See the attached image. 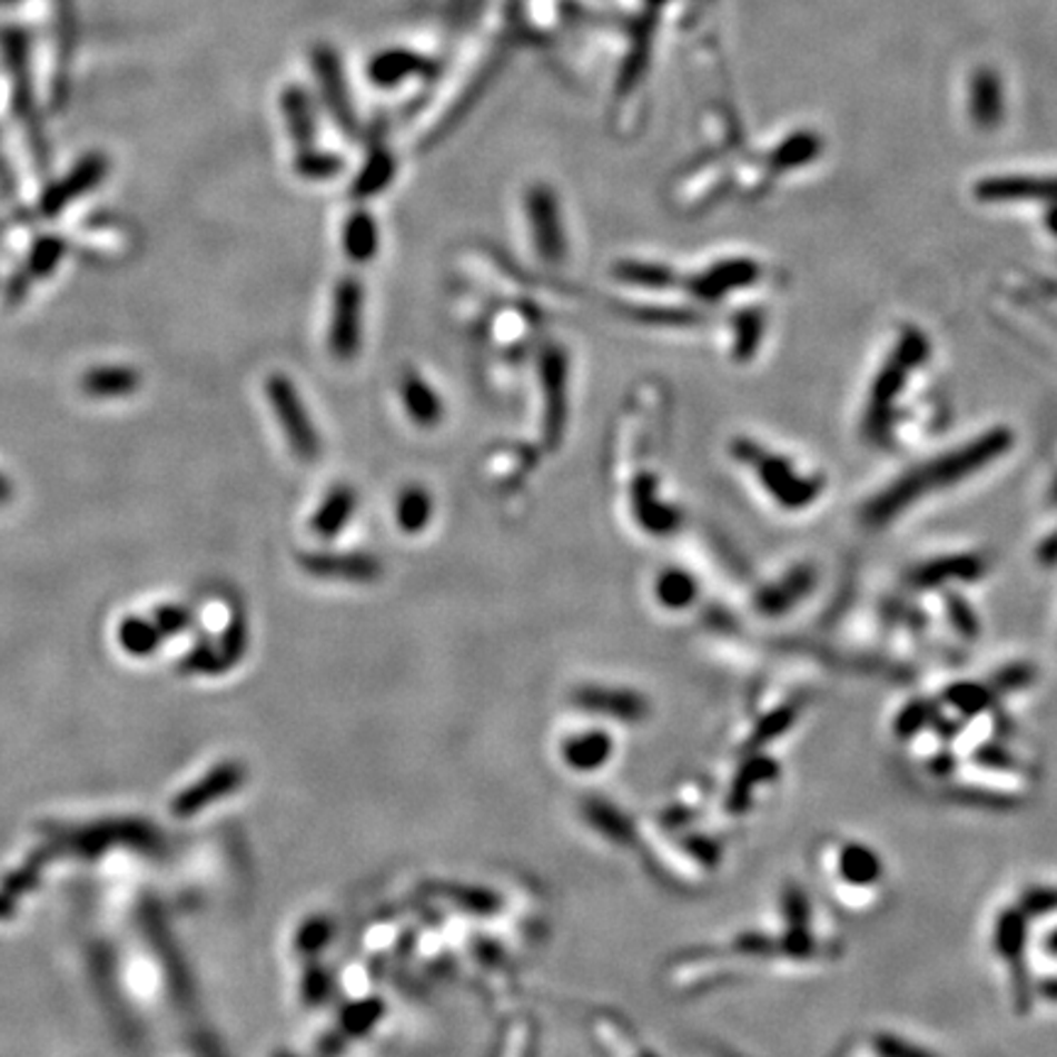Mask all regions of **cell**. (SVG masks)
<instances>
[{
	"instance_id": "obj_1",
	"label": "cell",
	"mask_w": 1057,
	"mask_h": 1057,
	"mask_svg": "<svg viewBox=\"0 0 1057 1057\" xmlns=\"http://www.w3.org/2000/svg\"><path fill=\"white\" fill-rule=\"evenodd\" d=\"M1011 446L1014 434L1009 428H991L989 434L969 441V444L960 448H952L950 453H945V456L918 465V468H911L869 502L865 510V522L869 526H881L891 522L911 507L913 502L955 483H962L969 475L987 468L989 463L1001 458L1004 453H1009Z\"/></svg>"
},
{
	"instance_id": "obj_2",
	"label": "cell",
	"mask_w": 1057,
	"mask_h": 1057,
	"mask_svg": "<svg viewBox=\"0 0 1057 1057\" xmlns=\"http://www.w3.org/2000/svg\"><path fill=\"white\" fill-rule=\"evenodd\" d=\"M930 355V343L923 330L906 328L903 336L896 343L889 360L883 363L879 377L871 385V397L867 404L865 434L869 438H883L893 416V404L903 392L908 377L916 367L923 365Z\"/></svg>"
},
{
	"instance_id": "obj_3",
	"label": "cell",
	"mask_w": 1057,
	"mask_h": 1057,
	"mask_svg": "<svg viewBox=\"0 0 1057 1057\" xmlns=\"http://www.w3.org/2000/svg\"><path fill=\"white\" fill-rule=\"evenodd\" d=\"M732 453L742 463L752 465L761 485L767 487V493L777 500L781 507L801 510L818 500L822 490L820 477H806L796 473L793 465L786 458L773 456V453L759 448L752 441H737Z\"/></svg>"
},
{
	"instance_id": "obj_4",
	"label": "cell",
	"mask_w": 1057,
	"mask_h": 1057,
	"mask_svg": "<svg viewBox=\"0 0 1057 1057\" xmlns=\"http://www.w3.org/2000/svg\"><path fill=\"white\" fill-rule=\"evenodd\" d=\"M265 397L277 416L281 434H285L287 444L294 456L302 463L318 461L322 456V436H318L316 426L312 422L306 404L299 397V389L285 375H269L265 383Z\"/></svg>"
},
{
	"instance_id": "obj_5",
	"label": "cell",
	"mask_w": 1057,
	"mask_h": 1057,
	"mask_svg": "<svg viewBox=\"0 0 1057 1057\" xmlns=\"http://www.w3.org/2000/svg\"><path fill=\"white\" fill-rule=\"evenodd\" d=\"M363 285L358 279H340L334 289L328 324V350L336 360L348 363L363 346Z\"/></svg>"
},
{
	"instance_id": "obj_6",
	"label": "cell",
	"mask_w": 1057,
	"mask_h": 1057,
	"mask_svg": "<svg viewBox=\"0 0 1057 1057\" xmlns=\"http://www.w3.org/2000/svg\"><path fill=\"white\" fill-rule=\"evenodd\" d=\"M541 395H544V436L559 446L569 422V360L561 348H546L539 360Z\"/></svg>"
},
{
	"instance_id": "obj_7",
	"label": "cell",
	"mask_w": 1057,
	"mask_h": 1057,
	"mask_svg": "<svg viewBox=\"0 0 1057 1057\" xmlns=\"http://www.w3.org/2000/svg\"><path fill=\"white\" fill-rule=\"evenodd\" d=\"M526 218L532 226V240L541 260L546 265H559L565 257V236L561 224V211L553 191L536 187L526 196Z\"/></svg>"
},
{
	"instance_id": "obj_8",
	"label": "cell",
	"mask_w": 1057,
	"mask_h": 1057,
	"mask_svg": "<svg viewBox=\"0 0 1057 1057\" xmlns=\"http://www.w3.org/2000/svg\"><path fill=\"white\" fill-rule=\"evenodd\" d=\"M994 948L1011 967L1016 999L1021 1006L1028 1004V969H1026V948H1028V916L1024 908H1009L997 918L994 926Z\"/></svg>"
},
{
	"instance_id": "obj_9",
	"label": "cell",
	"mask_w": 1057,
	"mask_h": 1057,
	"mask_svg": "<svg viewBox=\"0 0 1057 1057\" xmlns=\"http://www.w3.org/2000/svg\"><path fill=\"white\" fill-rule=\"evenodd\" d=\"M302 569L322 577V581H340V583H373L383 575V563L367 553H306L299 559Z\"/></svg>"
},
{
	"instance_id": "obj_10",
	"label": "cell",
	"mask_w": 1057,
	"mask_h": 1057,
	"mask_svg": "<svg viewBox=\"0 0 1057 1057\" xmlns=\"http://www.w3.org/2000/svg\"><path fill=\"white\" fill-rule=\"evenodd\" d=\"M757 279H759V265L754 260H747V257H732V260H720L710 269H705V273L693 277L691 281H688V289H691L693 297L703 302H720L737 289L752 287Z\"/></svg>"
},
{
	"instance_id": "obj_11",
	"label": "cell",
	"mask_w": 1057,
	"mask_h": 1057,
	"mask_svg": "<svg viewBox=\"0 0 1057 1057\" xmlns=\"http://www.w3.org/2000/svg\"><path fill=\"white\" fill-rule=\"evenodd\" d=\"M630 495H632V512L636 522L642 524L644 532L654 536H666L679 528L681 512L659 497L656 477L639 475L632 483Z\"/></svg>"
},
{
	"instance_id": "obj_12",
	"label": "cell",
	"mask_w": 1057,
	"mask_h": 1057,
	"mask_svg": "<svg viewBox=\"0 0 1057 1057\" xmlns=\"http://www.w3.org/2000/svg\"><path fill=\"white\" fill-rule=\"evenodd\" d=\"M979 201L1014 204V201H1050L1057 204V179L1050 177H999L985 179L975 187Z\"/></svg>"
},
{
	"instance_id": "obj_13",
	"label": "cell",
	"mask_w": 1057,
	"mask_h": 1057,
	"mask_svg": "<svg viewBox=\"0 0 1057 1057\" xmlns=\"http://www.w3.org/2000/svg\"><path fill=\"white\" fill-rule=\"evenodd\" d=\"M577 708L597 712V715H607L622 722H639L646 718L649 705L646 700L634 693L624 691V688H595L587 685L583 691L575 693Z\"/></svg>"
},
{
	"instance_id": "obj_14",
	"label": "cell",
	"mask_w": 1057,
	"mask_h": 1057,
	"mask_svg": "<svg viewBox=\"0 0 1057 1057\" xmlns=\"http://www.w3.org/2000/svg\"><path fill=\"white\" fill-rule=\"evenodd\" d=\"M399 397L404 412L416 426L434 428L444 419V399L436 395V389L422 375L404 373L399 379Z\"/></svg>"
},
{
	"instance_id": "obj_15",
	"label": "cell",
	"mask_w": 1057,
	"mask_h": 1057,
	"mask_svg": "<svg viewBox=\"0 0 1057 1057\" xmlns=\"http://www.w3.org/2000/svg\"><path fill=\"white\" fill-rule=\"evenodd\" d=\"M355 507H358V495L348 485L330 487L326 497L318 502L316 512L312 514V532L322 539L338 536L346 524L353 520Z\"/></svg>"
},
{
	"instance_id": "obj_16",
	"label": "cell",
	"mask_w": 1057,
	"mask_h": 1057,
	"mask_svg": "<svg viewBox=\"0 0 1057 1057\" xmlns=\"http://www.w3.org/2000/svg\"><path fill=\"white\" fill-rule=\"evenodd\" d=\"M985 561L975 553H960V556H942L930 561L913 573V585L918 587H940L955 581H977L985 575Z\"/></svg>"
},
{
	"instance_id": "obj_17",
	"label": "cell",
	"mask_w": 1057,
	"mask_h": 1057,
	"mask_svg": "<svg viewBox=\"0 0 1057 1057\" xmlns=\"http://www.w3.org/2000/svg\"><path fill=\"white\" fill-rule=\"evenodd\" d=\"M838 875L850 887L867 889L883 877V862L869 844L850 842L838 852Z\"/></svg>"
},
{
	"instance_id": "obj_18",
	"label": "cell",
	"mask_w": 1057,
	"mask_h": 1057,
	"mask_svg": "<svg viewBox=\"0 0 1057 1057\" xmlns=\"http://www.w3.org/2000/svg\"><path fill=\"white\" fill-rule=\"evenodd\" d=\"M816 583L813 571L808 565H798L789 575L781 577L779 583L769 585L764 593L757 597V607L764 614H781L786 610H791L798 600H803L810 587Z\"/></svg>"
},
{
	"instance_id": "obj_19",
	"label": "cell",
	"mask_w": 1057,
	"mask_h": 1057,
	"mask_svg": "<svg viewBox=\"0 0 1057 1057\" xmlns=\"http://www.w3.org/2000/svg\"><path fill=\"white\" fill-rule=\"evenodd\" d=\"M779 777V767L773 764L769 757H754L740 769L734 777L732 789L728 793V810L734 816H742L752 806V793L759 783L773 781Z\"/></svg>"
},
{
	"instance_id": "obj_20",
	"label": "cell",
	"mask_w": 1057,
	"mask_h": 1057,
	"mask_svg": "<svg viewBox=\"0 0 1057 1057\" xmlns=\"http://www.w3.org/2000/svg\"><path fill=\"white\" fill-rule=\"evenodd\" d=\"M612 737L605 732H585L571 737L563 744L565 764L575 771H595L612 757Z\"/></svg>"
},
{
	"instance_id": "obj_21",
	"label": "cell",
	"mask_w": 1057,
	"mask_h": 1057,
	"mask_svg": "<svg viewBox=\"0 0 1057 1057\" xmlns=\"http://www.w3.org/2000/svg\"><path fill=\"white\" fill-rule=\"evenodd\" d=\"M379 248V230L375 218L365 211L353 214L348 218L346 228H343V250H346L350 263H371L375 260Z\"/></svg>"
},
{
	"instance_id": "obj_22",
	"label": "cell",
	"mask_w": 1057,
	"mask_h": 1057,
	"mask_svg": "<svg viewBox=\"0 0 1057 1057\" xmlns=\"http://www.w3.org/2000/svg\"><path fill=\"white\" fill-rule=\"evenodd\" d=\"M397 524L404 534H422L434 520V497L422 485H409L397 497Z\"/></svg>"
},
{
	"instance_id": "obj_23",
	"label": "cell",
	"mask_w": 1057,
	"mask_h": 1057,
	"mask_svg": "<svg viewBox=\"0 0 1057 1057\" xmlns=\"http://www.w3.org/2000/svg\"><path fill=\"white\" fill-rule=\"evenodd\" d=\"M942 698L952 710L960 712V718L969 720V718L981 715V712H987L994 703V698H997V693H994V688L989 683L962 681V683L950 685Z\"/></svg>"
},
{
	"instance_id": "obj_24",
	"label": "cell",
	"mask_w": 1057,
	"mask_h": 1057,
	"mask_svg": "<svg viewBox=\"0 0 1057 1057\" xmlns=\"http://www.w3.org/2000/svg\"><path fill=\"white\" fill-rule=\"evenodd\" d=\"M101 175H103V159L101 157L86 159V162L79 169L71 171L67 181L57 184V187L47 194L45 208H47V211H57V208H61L67 201H71L73 196L86 191L89 187H93V184L101 179Z\"/></svg>"
},
{
	"instance_id": "obj_25",
	"label": "cell",
	"mask_w": 1057,
	"mask_h": 1057,
	"mask_svg": "<svg viewBox=\"0 0 1057 1057\" xmlns=\"http://www.w3.org/2000/svg\"><path fill=\"white\" fill-rule=\"evenodd\" d=\"M656 597L666 610H685L693 605V600L698 597V583L693 581L691 573L679 571V569H669L663 571L656 577Z\"/></svg>"
},
{
	"instance_id": "obj_26",
	"label": "cell",
	"mask_w": 1057,
	"mask_h": 1057,
	"mask_svg": "<svg viewBox=\"0 0 1057 1057\" xmlns=\"http://www.w3.org/2000/svg\"><path fill=\"white\" fill-rule=\"evenodd\" d=\"M614 277H618L620 281H626V285L642 287V289H669L675 281L673 269L663 267L659 263H642V260H624L620 265H614Z\"/></svg>"
},
{
	"instance_id": "obj_27",
	"label": "cell",
	"mask_w": 1057,
	"mask_h": 1057,
	"mask_svg": "<svg viewBox=\"0 0 1057 1057\" xmlns=\"http://www.w3.org/2000/svg\"><path fill=\"white\" fill-rule=\"evenodd\" d=\"M796 718H798V705H793V703L767 712V715L757 722V728L752 730V737H749V749H759V747H764L773 740H779L781 734H786L791 730V724L796 722Z\"/></svg>"
},
{
	"instance_id": "obj_28",
	"label": "cell",
	"mask_w": 1057,
	"mask_h": 1057,
	"mask_svg": "<svg viewBox=\"0 0 1057 1057\" xmlns=\"http://www.w3.org/2000/svg\"><path fill=\"white\" fill-rule=\"evenodd\" d=\"M761 334H764V316L759 312H742L734 322V358L749 360L759 348Z\"/></svg>"
},
{
	"instance_id": "obj_29",
	"label": "cell",
	"mask_w": 1057,
	"mask_h": 1057,
	"mask_svg": "<svg viewBox=\"0 0 1057 1057\" xmlns=\"http://www.w3.org/2000/svg\"><path fill=\"white\" fill-rule=\"evenodd\" d=\"M936 718H938L936 705L928 703V700H913V703H908L899 715H896L893 734L899 737V740H911V737L923 732L928 724H932Z\"/></svg>"
},
{
	"instance_id": "obj_30",
	"label": "cell",
	"mask_w": 1057,
	"mask_h": 1057,
	"mask_svg": "<svg viewBox=\"0 0 1057 1057\" xmlns=\"http://www.w3.org/2000/svg\"><path fill=\"white\" fill-rule=\"evenodd\" d=\"M587 813H590V820H593V826L602 834H607V838H612L618 844L632 842V826H630V820H624L620 810L595 803L587 808Z\"/></svg>"
},
{
	"instance_id": "obj_31",
	"label": "cell",
	"mask_w": 1057,
	"mask_h": 1057,
	"mask_svg": "<svg viewBox=\"0 0 1057 1057\" xmlns=\"http://www.w3.org/2000/svg\"><path fill=\"white\" fill-rule=\"evenodd\" d=\"M138 385V375L130 371H101L86 377V389L93 395H128Z\"/></svg>"
},
{
	"instance_id": "obj_32",
	"label": "cell",
	"mask_w": 1057,
	"mask_h": 1057,
	"mask_svg": "<svg viewBox=\"0 0 1057 1057\" xmlns=\"http://www.w3.org/2000/svg\"><path fill=\"white\" fill-rule=\"evenodd\" d=\"M977 767L987 769V771H997V773H1016L1021 771V759L1011 754L1009 749L997 742H989L985 747L977 749L975 754Z\"/></svg>"
},
{
	"instance_id": "obj_33",
	"label": "cell",
	"mask_w": 1057,
	"mask_h": 1057,
	"mask_svg": "<svg viewBox=\"0 0 1057 1057\" xmlns=\"http://www.w3.org/2000/svg\"><path fill=\"white\" fill-rule=\"evenodd\" d=\"M1034 681H1036V669L1030 666V663H1011V666H1006L994 675L989 685L994 688V693L1004 695V693L1024 691V688H1028Z\"/></svg>"
},
{
	"instance_id": "obj_34",
	"label": "cell",
	"mask_w": 1057,
	"mask_h": 1057,
	"mask_svg": "<svg viewBox=\"0 0 1057 1057\" xmlns=\"http://www.w3.org/2000/svg\"><path fill=\"white\" fill-rule=\"evenodd\" d=\"M781 911L786 916V923L789 928H810V903L803 889H798L796 883H789L783 891L781 899Z\"/></svg>"
},
{
	"instance_id": "obj_35",
	"label": "cell",
	"mask_w": 1057,
	"mask_h": 1057,
	"mask_svg": "<svg viewBox=\"0 0 1057 1057\" xmlns=\"http://www.w3.org/2000/svg\"><path fill=\"white\" fill-rule=\"evenodd\" d=\"M994 89H997V81H994V77H979V81H975L972 106H975V118L979 122H997L1001 98H999V101H997V98H989V93Z\"/></svg>"
},
{
	"instance_id": "obj_36",
	"label": "cell",
	"mask_w": 1057,
	"mask_h": 1057,
	"mask_svg": "<svg viewBox=\"0 0 1057 1057\" xmlns=\"http://www.w3.org/2000/svg\"><path fill=\"white\" fill-rule=\"evenodd\" d=\"M818 150V145L810 140V138H796V140H789L786 145H781L777 155H773V165H777L779 169H791V167H801L806 165L810 157L816 155Z\"/></svg>"
},
{
	"instance_id": "obj_37",
	"label": "cell",
	"mask_w": 1057,
	"mask_h": 1057,
	"mask_svg": "<svg viewBox=\"0 0 1057 1057\" xmlns=\"http://www.w3.org/2000/svg\"><path fill=\"white\" fill-rule=\"evenodd\" d=\"M875 1050L879 1057H936L930 1050L916 1046V1043L891 1034H877Z\"/></svg>"
},
{
	"instance_id": "obj_38",
	"label": "cell",
	"mask_w": 1057,
	"mask_h": 1057,
	"mask_svg": "<svg viewBox=\"0 0 1057 1057\" xmlns=\"http://www.w3.org/2000/svg\"><path fill=\"white\" fill-rule=\"evenodd\" d=\"M948 618L952 622V626L957 632H960L962 636L967 639H977L979 636V620H977V614L975 610L967 605V602L962 597H957V595H950L948 597Z\"/></svg>"
},
{
	"instance_id": "obj_39",
	"label": "cell",
	"mask_w": 1057,
	"mask_h": 1057,
	"mask_svg": "<svg viewBox=\"0 0 1057 1057\" xmlns=\"http://www.w3.org/2000/svg\"><path fill=\"white\" fill-rule=\"evenodd\" d=\"M1021 908L1026 916H1046L1057 911V889L1053 887H1036L1028 889L1021 899Z\"/></svg>"
},
{
	"instance_id": "obj_40",
	"label": "cell",
	"mask_w": 1057,
	"mask_h": 1057,
	"mask_svg": "<svg viewBox=\"0 0 1057 1057\" xmlns=\"http://www.w3.org/2000/svg\"><path fill=\"white\" fill-rule=\"evenodd\" d=\"M734 950L747 957H771L779 952V942L769 936H761V932H744V936H737Z\"/></svg>"
},
{
	"instance_id": "obj_41",
	"label": "cell",
	"mask_w": 1057,
	"mask_h": 1057,
	"mask_svg": "<svg viewBox=\"0 0 1057 1057\" xmlns=\"http://www.w3.org/2000/svg\"><path fill=\"white\" fill-rule=\"evenodd\" d=\"M685 850L691 852L698 859V862L703 867H708V869H715L720 865V859H722V847L715 840L703 838V834H693V838H688Z\"/></svg>"
},
{
	"instance_id": "obj_42",
	"label": "cell",
	"mask_w": 1057,
	"mask_h": 1057,
	"mask_svg": "<svg viewBox=\"0 0 1057 1057\" xmlns=\"http://www.w3.org/2000/svg\"><path fill=\"white\" fill-rule=\"evenodd\" d=\"M955 761H957V759H955L950 752H940L938 757H932L930 771L936 773V777H950V773H952L955 767H957Z\"/></svg>"
},
{
	"instance_id": "obj_43",
	"label": "cell",
	"mask_w": 1057,
	"mask_h": 1057,
	"mask_svg": "<svg viewBox=\"0 0 1057 1057\" xmlns=\"http://www.w3.org/2000/svg\"><path fill=\"white\" fill-rule=\"evenodd\" d=\"M1038 559L1050 565V563H1057V534H1053L1050 539H1046V544L1040 546V553H1038Z\"/></svg>"
},
{
	"instance_id": "obj_44",
	"label": "cell",
	"mask_w": 1057,
	"mask_h": 1057,
	"mask_svg": "<svg viewBox=\"0 0 1057 1057\" xmlns=\"http://www.w3.org/2000/svg\"><path fill=\"white\" fill-rule=\"evenodd\" d=\"M1046 226L1050 228V233H1053V236L1057 238V204H1053V206L1048 208V216H1046Z\"/></svg>"
},
{
	"instance_id": "obj_45",
	"label": "cell",
	"mask_w": 1057,
	"mask_h": 1057,
	"mask_svg": "<svg viewBox=\"0 0 1057 1057\" xmlns=\"http://www.w3.org/2000/svg\"><path fill=\"white\" fill-rule=\"evenodd\" d=\"M1046 952L1057 957V928L1048 932V938H1046Z\"/></svg>"
},
{
	"instance_id": "obj_46",
	"label": "cell",
	"mask_w": 1057,
	"mask_h": 1057,
	"mask_svg": "<svg viewBox=\"0 0 1057 1057\" xmlns=\"http://www.w3.org/2000/svg\"><path fill=\"white\" fill-rule=\"evenodd\" d=\"M1053 500L1057 502V477H1055V485H1053Z\"/></svg>"
},
{
	"instance_id": "obj_47",
	"label": "cell",
	"mask_w": 1057,
	"mask_h": 1057,
	"mask_svg": "<svg viewBox=\"0 0 1057 1057\" xmlns=\"http://www.w3.org/2000/svg\"><path fill=\"white\" fill-rule=\"evenodd\" d=\"M642 1057H656V1055H654V1053H644Z\"/></svg>"
}]
</instances>
